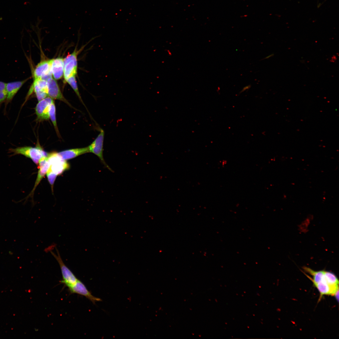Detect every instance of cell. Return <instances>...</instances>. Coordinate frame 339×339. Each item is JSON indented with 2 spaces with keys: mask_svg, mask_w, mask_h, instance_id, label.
Here are the masks:
<instances>
[{
  "mask_svg": "<svg viewBox=\"0 0 339 339\" xmlns=\"http://www.w3.org/2000/svg\"><path fill=\"white\" fill-rule=\"evenodd\" d=\"M8 151L12 153V155L17 154L24 155L31 159L36 164H38L41 159L47 157L49 154L38 145L35 147L24 146L11 148Z\"/></svg>",
  "mask_w": 339,
  "mask_h": 339,
  "instance_id": "6da1fadb",
  "label": "cell"
},
{
  "mask_svg": "<svg viewBox=\"0 0 339 339\" xmlns=\"http://www.w3.org/2000/svg\"><path fill=\"white\" fill-rule=\"evenodd\" d=\"M99 131L100 133L95 139L88 146L89 152L93 153L97 156L100 159L101 163L106 168L111 171H113L112 170L105 162L103 157L105 132L103 129L100 128Z\"/></svg>",
  "mask_w": 339,
  "mask_h": 339,
  "instance_id": "7a4b0ae2",
  "label": "cell"
},
{
  "mask_svg": "<svg viewBox=\"0 0 339 339\" xmlns=\"http://www.w3.org/2000/svg\"><path fill=\"white\" fill-rule=\"evenodd\" d=\"M56 250L57 255L51 251H50L57 261L60 266L62 277V280L60 281V282L68 287L75 284L78 279L65 264L56 248Z\"/></svg>",
  "mask_w": 339,
  "mask_h": 339,
  "instance_id": "3957f363",
  "label": "cell"
},
{
  "mask_svg": "<svg viewBox=\"0 0 339 339\" xmlns=\"http://www.w3.org/2000/svg\"><path fill=\"white\" fill-rule=\"evenodd\" d=\"M79 51L75 48L73 52L64 59V75L65 81L70 76L76 75L77 72V56Z\"/></svg>",
  "mask_w": 339,
  "mask_h": 339,
  "instance_id": "277c9868",
  "label": "cell"
},
{
  "mask_svg": "<svg viewBox=\"0 0 339 339\" xmlns=\"http://www.w3.org/2000/svg\"><path fill=\"white\" fill-rule=\"evenodd\" d=\"M34 91L39 101L48 96L47 81L41 79H34L27 94L26 101Z\"/></svg>",
  "mask_w": 339,
  "mask_h": 339,
  "instance_id": "5b68a950",
  "label": "cell"
},
{
  "mask_svg": "<svg viewBox=\"0 0 339 339\" xmlns=\"http://www.w3.org/2000/svg\"><path fill=\"white\" fill-rule=\"evenodd\" d=\"M50 164V168L57 175H60L69 167L68 164L62 159L56 152L49 153L47 157Z\"/></svg>",
  "mask_w": 339,
  "mask_h": 339,
  "instance_id": "8992f818",
  "label": "cell"
},
{
  "mask_svg": "<svg viewBox=\"0 0 339 339\" xmlns=\"http://www.w3.org/2000/svg\"><path fill=\"white\" fill-rule=\"evenodd\" d=\"M34 79H41L47 81L52 77L51 59L43 60L38 64L33 73Z\"/></svg>",
  "mask_w": 339,
  "mask_h": 339,
  "instance_id": "52a82bcc",
  "label": "cell"
},
{
  "mask_svg": "<svg viewBox=\"0 0 339 339\" xmlns=\"http://www.w3.org/2000/svg\"><path fill=\"white\" fill-rule=\"evenodd\" d=\"M54 101L49 97L39 101L35 108V114L37 119L40 120H47L49 118L50 105Z\"/></svg>",
  "mask_w": 339,
  "mask_h": 339,
  "instance_id": "ba28073f",
  "label": "cell"
},
{
  "mask_svg": "<svg viewBox=\"0 0 339 339\" xmlns=\"http://www.w3.org/2000/svg\"><path fill=\"white\" fill-rule=\"evenodd\" d=\"M68 288L71 293H76L84 296L90 300L94 304H95L96 302L102 301L100 298L93 296L88 290L84 284L78 279L75 284Z\"/></svg>",
  "mask_w": 339,
  "mask_h": 339,
  "instance_id": "9c48e42d",
  "label": "cell"
},
{
  "mask_svg": "<svg viewBox=\"0 0 339 339\" xmlns=\"http://www.w3.org/2000/svg\"><path fill=\"white\" fill-rule=\"evenodd\" d=\"M47 81L48 96L53 100H58L62 101L70 105L63 96L56 80L52 77L49 78Z\"/></svg>",
  "mask_w": 339,
  "mask_h": 339,
  "instance_id": "30bf717a",
  "label": "cell"
},
{
  "mask_svg": "<svg viewBox=\"0 0 339 339\" xmlns=\"http://www.w3.org/2000/svg\"><path fill=\"white\" fill-rule=\"evenodd\" d=\"M28 78L21 81H16L6 83L7 96L5 102V109L10 103L22 86L30 79Z\"/></svg>",
  "mask_w": 339,
  "mask_h": 339,
  "instance_id": "8fae6325",
  "label": "cell"
},
{
  "mask_svg": "<svg viewBox=\"0 0 339 339\" xmlns=\"http://www.w3.org/2000/svg\"><path fill=\"white\" fill-rule=\"evenodd\" d=\"M52 76L55 80L61 79L64 75V59L58 57L51 59Z\"/></svg>",
  "mask_w": 339,
  "mask_h": 339,
  "instance_id": "7c38bea8",
  "label": "cell"
},
{
  "mask_svg": "<svg viewBox=\"0 0 339 339\" xmlns=\"http://www.w3.org/2000/svg\"><path fill=\"white\" fill-rule=\"evenodd\" d=\"M38 164L39 170L37 177L33 189L30 194V196L33 195L36 187L46 174L50 167V164L47 157L41 159L40 160Z\"/></svg>",
  "mask_w": 339,
  "mask_h": 339,
  "instance_id": "4fadbf2b",
  "label": "cell"
},
{
  "mask_svg": "<svg viewBox=\"0 0 339 339\" xmlns=\"http://www.w3.org/2000/svg\"><path fill=\"white\" fill-rule=\"evenodd\" d=\"M88 153L89 152L88 147H87L65 150L57 153V154L62 159L66 160Z\"/></svg>",
  "mask_w": 339,
  "mask_h": 339,
  "instance_id": "5bb4252c",
  "label": "cell"
},
{
  "mask_svg": "<svg viewBox=\"0 0 339 339\" xmlns=\"http://www.w3.org/2000/svg\"><path fill=\"white\" fill-rule=\"evenodd\" d=\"M56 107L54 101L51 104L49 110V118L51 119L55 129L56 132L58 136L60 133L57 126L56 118Z\"/></svg>",
  "mask_w": 339,
  "mask_h": 339,
  "instance_id": "9a60e30c",
  "label": "cell"
},
{
  "mask_svg": "<svg viewBox=\"0 0 339 339\" xmlns=\"http://www.w3.org/2000/svg\"><path fill=\"white\" fill-rule=\"evenodd\" d=\"M65 81L67 83L70 85L79 99L82 102L77 84L76 75H74L70 76L66 79Z\"/></svg>",
  "mask_w": 339,
  "mask_h": 339,
  "instance_id": "2e32d148",
  "label": "cell"
},
{
  "mask_svg": "<svg viewBox=\"0 0 339 339\" xmlns=\"http://www.w3.org/2000/svg\"><path fill=\"white\" fill-rule=\"evenodd\" d=\"M7 96L6 83L0 81V107L5 102Z\"/></svg>",
  "mask_w": 339,
  "mask_h": 339,
  "instance_id": "e0dca14e",
  "label": "cell"
},
{
  "mask_svg": "<svg viewBox=\"0 0 339 339\" xmlns=\"http://www.w3.org/2000/svg\"><path fill=\"white\" fill-rule=\"evenodd\" d=\"M46 174L48 180L52 189L55 181L57 175L53 173L50 168Z\"/></svg>",
  "mask_w": 339,
  "mask_h": 339,
  "instance_id": "ac0fdd59",
  "label": "cell"
},
{
  "mask_svg": "<svg viewBox=\"0 0 339 339\" xmlns=\"http://www.w3.org/2000/svg\"><path fill=\"white\" fill-rule=\"evenodd\" d=\"M251 87V86L250 85H248L247 86H246L244 87L240 91V93H242L243 92H244L245 91H246V90H248Z\"/></svg>",
  "mask_w": 339,
  "mask_h": 339,
  "instance_id": "d6986e66",
  "label": "cell"
},
{
  "mask_svg": "<svg viewBox=\"0 0 339 339\" xmlns=\"http://www.w3.org/2000/svg\"><path fill=\"white\" fill-rule=\"evenodd\" d=\"M337 58L335 55H333L331 57L330 61L332 62H334L336 60Z\"/></svg>",
  "mask_w": 339,
  "mask_h": 339,
  "instance_id": "ffe728a7",
  "label": "cell"
},
{
  "mask_svg": "<svg viewBox=\"0 0 339 339\" xmlns=\"http://www.w3.org/2000/svg\"><path fill=\"white\" fill-rule=\"evenodd\" d=\"M273 55H274L273 54H271L270 55H269L267 56L266 57L264 58H263V59H262V60H264V59H267L269 58L270 57L272 56Z\"/></svg>",
  "mask_w": 339,
  "mask_h": 339,
  "instance_id": "44dd1931",
  "label": "cell"
}]
</instances>
